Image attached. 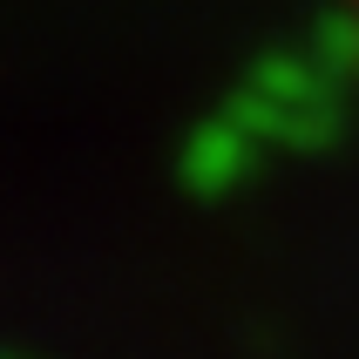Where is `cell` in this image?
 I'll return each mask as SVG.
<instances>
[]
</instances>
